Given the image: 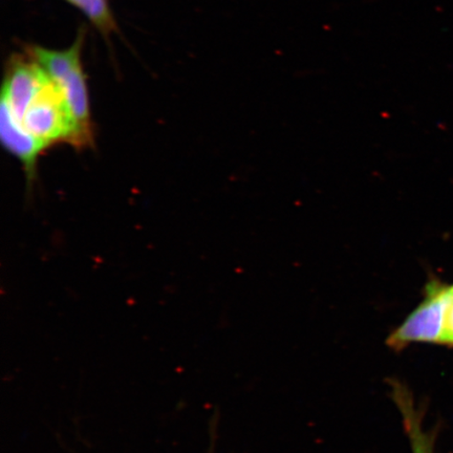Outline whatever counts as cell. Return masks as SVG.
Listing matches in <instances>:
<instances>
[{
    "instance_id": "cell-1",
    "label": "cell",
    "mask_w": 453,
    "mask_h": 453,
    "mask_svg": "<svg viewBox=\"0 0 453 453\" xmlns=\"http://www.w3.org/2000/svg\"><path fill=\"white\" fill-rule=\"evenodd\" d=\"M449 293V285L438 279L430 280L425 287L423 302L390 334L388 347L399 352L411 343L441 344Z\"/></svg>"
},
{
    "instance_id": "cell-2",
    "label": "cell",
    "mask_w": 453,
    "mask_h": 453,
    "mask_svg": "<svg viewBox=\"0 0 453 453\" xmlns=\"http://www.w3.org/2000/svg\"><path fill=\"white\" fill-rule=\"evenodd\" d=\"M21 124L47 147L59 142L76 147V127L69 107L59 88L50 78L27 107Z\"/></svg>"
},
{
    "instance_id": "cell-3",
    "label": "cell",
    "mask_w": 453,
    "mask_h": 453,
    "mask_svg": "<svg viewBox=\"0 0 453 453\" xmlns=\"http://www.w3.org/2000/svg\"><path fill=\"white\" fill-rule=\"evenodd\" d=\"M49 77L34 59H15L5 76L2 101L21 123L27 107L41 92Z\"/></svg>"
},
{
    "instance_id": "cell-4",
    "label": "cell",
    "mask_w": 453,
    "mask_h": 453,
    "mask_svg": "<svg viewBox=\"0 0 453 453\" xmlns=\"http://www.w3.org/2000/svg\"><path fill=\"white\" fill-rule=\"evenodd\" d=\"M390 388V395L402 417V422L407 438L410 440L412 453H434L435 430L424 429V413L417 405L411 389L398 379L388 380Z\"/></svg>"
},
{
    "instance_id": "cell-5",
    "label": "cell",
    "mask_w": 453,
    "mask_h": 453,
    "mask_svg": "<svg viewBox=\"0 0 453 453\" xmlns=\"http://www.w3.org/2000/svg\"><path fill=\"white\" fill-rule=\"evenodd\" d=\"M0 134L5 149L19 158L26 169L27 179L32 180L38 157L48 147L27 132L3 101L0 106Z\"/></svg>"
},
{
    "instance_id": "cell-6",
    "label": "cell",
    "mask_w": 453,
    "mask_h": 453,
    "mask_svg": "<svg viewBox=\"0 0 453 453\" xmlns=\"http://www.w3.org/2000/svg\"><path fill=\"white\" fill-rule=\"evenodd\" d=\"M441 345L453 347V285H449V300L445 311V324Z\"/></svg>"
},
{
    "instance_id": "cell-7",
    "label": "cell",
    "mask_w": 453,
    "mask_h": 453,
    "mask_svg": "<svg viewBox=\"0 0 453 453\" xmlns=\"http://www.w3.org/2000/svg\"><path fill=\"white\" fill-rule=\"evenodd\" d=\"M217 422L218 418H213L211 422V449H209L208 453H214V446H215V439H217Z\"/></svg>"
}]
</instances>
